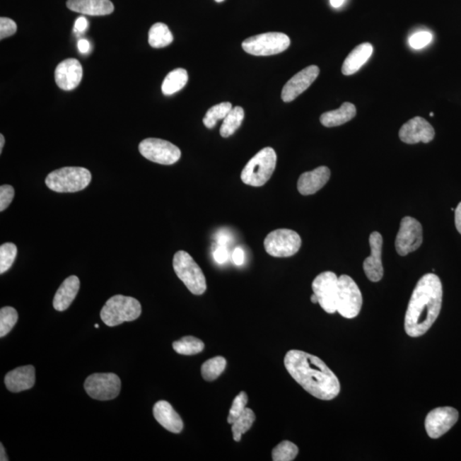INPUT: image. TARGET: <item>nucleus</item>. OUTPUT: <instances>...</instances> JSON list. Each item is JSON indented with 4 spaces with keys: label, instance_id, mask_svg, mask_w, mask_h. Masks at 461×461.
<instances>
[{
    "label": "nucleus",
    "instance_id": "obj_1",
    "mask_svg": "<svg viewBox=\"0 0 461 461\" xmlns=\"http://www.w3.org/2000/svg\"><path fill=\"white\" fill-rule=\"evenodd\" d=\"M284 363L293 380L311 396L323 401H331L339 396V378L319 357L291 349L287 352Z\"/></svg>",
    "mask_w": 461,
    "mask_h": 461
},
{
    "label": "nucleus",
    "instance_id": "obj_2",
    "mask_svg": "<svg viewBox=\"0 0 461 461\" xmlns=\"http://www.w3.org/2000/svg\"><path fill=\"white\" fill-rule=\"evenodd\" d=\"M443 286L438 275L427 274L419 279L411 296L405 315L407 335L418 337L426 334L441 312Z\"/></svg>",
    "mask_w": 461,
    "mask_h": 461
},
{
    "label": "nucleus",
    "instance_id": "obj_3",
    "mask_svg": "<svg viewBox=\"0 0 461 461\" xmlns=\"http://www.w3.org/2000/svg\"><path fill=\"white\" fill-rule=\"evenodd\" d=\"M276 164L277 155L273 148H263L246 164L241 173V180L250 187L264 186L273 175Z\"/></svg>",
    "mask_w": 461,
    "mask_h": 461
},
{
    "label": "nucleus",
    "instance_id": "obj_4",
    "mask_svg": "<svg viewBox=\"0 0 461 461\" xmlns=\"http://www.w3.org/2000/svg\"><path fill=\"white\" fill-rule=\"evenodd\" d=\"M141 312V304L137 299L117 295L106 302L102 308L100 317L106 326L113 327L137 320Z\"/></svg>",
    "mask_w": 461,
    "mask_h": 461
},
{
    "label": "nucleus",
    "instance_id": "obj_5",
    "mask_svg": "<svg viewBox=\"0 0 461 461\" xmlns=\"http://www.w3.org/2000/svg\"><path fill=\"white\" fill-rule=\"evenodd\" d=\"M91 180L92 174L86 168L65 167L50 173L45 179V185L56 192H77L88 187Z\"/></svg>",
    "mask_w": 461,
    "mask_h": 461
},
{
    "label": "nucleus",
    "instance_id": "obj_6",
    "mask_svg": "<svg viewBox=\"0 0 461 461\" xmlns=\"http://www.w3.org/2000/svg\"><path fill=\"white\" fill-rule=\"evenodd\" d=\"M173 267L178 278L194 295H203L207 289L205 276L201 267L187 251L180 250L173 259Z\"/></svg>",
    "mask_w": 461,
    "mask_h": 461
},
{
    "label": "nucleus",
    "instance_id": "obj_7",
    "mask_svg": "<svg viewBox=\"0 0 461 461\" xmlns=\"http://www.w3.org/2000/svg\"><path fill=\"white\" fill-rule=\"evenodd\" d=\"M291 40L283 33L271 32L250 37L242 44L244 51L253 56H272L287 50Z\"/></svg>",
    "mask_w": 461,
    "mask_h": 461
},
{
    "label": "nucleus",
    "instance_id": "obj_8",
    "mask_svg": "<svg viewBox=\"0 0 461 461\" xmlns=\"http://www.w3.org/2000/svg\"><path fill=\"white\" fill-rule=\"evenodd\" d=\"M362 295L357 284L348 275L339 278L337 312L346 319H354L360 314L362 307Z\"/></svg>",
    "mask_w": 461,
    "mask_h": 461
},
{
    "label": "nucleus",
    "instance_id": "obj_9",
    "mask_svg": "<svg viewBox=\"0 0 461 461\" xmlns=\"http://www.w3.org/2000/svg\"><path fill=\"white\" fill-rule=\"evenodd\" d=\"M301 245V237L295 230L290 229L274 230L264 240L267 253L279 258L294 256L298 252Z\"/></svg>",
    "mask_w": 461,
    "mask_h": 461
},
{
    "label": "nucleus",
    "instance_id": "obj_10",
    "mask_svg": "<svg viewBox=\"0 0 461 461\" xmlns=\"http://www.w3.org/2000/svg\"><path fill=\"white\" fill-rule=\"evenodd\" d=\"M139 151L144 158L162 165H172L178 162L181 156L178 147L161 139H144L139 144Z\"/></svg>",
    "mask_w": 461,
    "mask_h": 461
},
{
    "label": "nucleus",
    "instance_id": "obj_11",
    "mask_svg": "<svg viewBox=\"0 0 461 461\" xmlns=\"http://www.w3.org/2000/svg\"><path fill=\"white\" fill-rule=\"evenodd\" d=\"M122 383L115 373H94L86 378L84 384L90 397L98 401H109L120 394Z\"/></svg>",
    "mask_w": 461,
    "mask_h": 461
},
{
    "label": "nucleus",
    "instance_id": "obj_12",
    "mask_svg": "<svg viewBox=\"0 0 461 461\" xmlns=\"http://www.w3.org/2000/svg\"><path fill=\"white\" fill-rule=\"evenodd\" d=\"M312 289L318 298L320 307L328 314L337 312V292H339V278L332 272H324L315 279Z\"/></svg>",
    "mask_w": 461,
    "mask_h": 461
},
{
    "label": "nucleus",
    "instance_id": "obj_13",
    "mask_svg": "<svg viewBox=\"0 0 461 461\" xmlns=\"http://www.w3.org/2000/svg\"><path fill=\"white\" fill-rule=\"evenodd\" d=\"M422 243L423 228L421 222L410 216L403 218L395 243L397 253L405 257L417 250Z\"/></svg>",
    "mask_w": 461,
    "mask_h": 461
},
{
    "label": "nucleus",
    "instance_id": "obj_14",
    "mask_svg": "<svg viewBox=\"0 0 461 461\" xmlns=\"http://www.w3.org/2000/svg\"><path fill=\"white\" fill-rule=\"evenodd\" d=\"M459 419V413L454 407H438L427 414L425 427L431 438L438 439L447 433Z\"/></svg>",
    "mask_w": 461,
    "mask_h": 461
},
{
    "label": "nucleus",
    "instance_id": "obj_15",
    "mask_svg": "<svg viewBox=\"0 0 461 461\" xmlns=\"http://www.w3.org/2000/svg\"><path fill=\"white\" fill-rule=\"evenodd\" d=\"M319 75L320 69L316 65L308 66L296 74L284 86L281 93L282 100L286 103L295 100L314 83Z\"/></svg>",
    "mask_w": 461,
    "mask_h": 461
},
{
    "label": "nucleus",
    "instance_id": "obj_16",
    "mask_svg": "<svg viewBox=\"0 0 461 461\" xmlns=\"http://www.w3.org/2000/svg\"><path fill=\"white\" fill-rule=\"evenodd\" d=\"M399 137L402 142L414 145L419 142L425 144L433 141L435 130L426 119L416 117L407 122L399 131Z\"/></svg>",
    "mask_w": 461,
    "mask_h": 461
},
{
    "label": "nucleus",
    "instance_id": "obj_17",
    "mask_svg": "<svg viewBox=\"0 0 461 461\" xmlns=\"http://www.w3.org/2000/svg\"><path fill=\"white\" fill-rule=\"evenodd\" d=\"M371 255L365 259L363 269L366 277L372 282L380 281L384 276L382 263L383 237L380 233L373 232L369 238Z\"/></svg>",
    "mask_w": 461,
    "mask_h": 461
},
{
    "label": "nucleus",
    "instance_id": "obj_18",
    "mask_svg": "<svg viewBox=\"0 0 461 461\" xmlns=\"http://www.w3.org/2000/svg\"><path fill=\"white\" fill-rule=\"evenodd\" d=\"M83 69L79 61L75 59H66L55 71V81L59 88L64 91H72L81 83Z\"/></svg>",
    "mask_w": 461,
    "mask_h": 461
},
{
    "label": "nucleus",
    "instance_id": "obj_19",
    "mask_svg": "<svg viewBox=\"0 0 461 461\" xmlns=\"http://www.w3.org/2000/svg\"><path fill=\"white\" fill-rule=\"evenodd\" d=\"M331 177V171L326 166L316 168L315 170L303 173L298 181V192L303 196L315 194L326 186Z\"/></svg>",
    "mask_w": 461,
    "mask_h": 461
},
{
    "label": "nucleus",
    "instance_id": "obj_20",
    "mask_svg": "<svg viewBox=\"0 0 461 461\" xmlns=\"http://www.w3.org/2000/svg\"><path fill=\"white\" fill-rule=\"evenodd\" d=\"M153 414L156 421L167 431L176 434L182 431L184 427L182 419L170 403L166 401L156 402L153 407Z\"/></svg>",
    "mask_w": 461,
    "mask_h": 461
},
{
    "label": "nucleus",
    "instance_id": "obj_21",
    "mask_svg": "<svg viewBox=\"0 0 461 461\" xmlns=\"http://www.w3.org/2000/svg\"><path fill=\"white\" fill-rule=\"evenodd\" d=\"M5 383L6 388L11 392L30 390L35 385V368L30 365L12 370L6 374Z\"/></svg>",
    "mask_w": 461,
    "mask_h": 461
},
{
    "label": "nucleus",
    "instance_id": "obj_22",
    "mask_svg": "<svg viewBox=\"0 0 461 461\" xmlns=\"http://www.w3.org/2000/svg\"><path fill=\"white\" fill-rule=\"evenodd\" d=\"M67 7L78 13L88 16H106L115 10L110 0H68Z\"/></svg>",
    "mask_w": 461,
    "mask_h": 461
},
{
    "label": "nucleus",
    "instance_id": "obj_23",
    "mask_svg": "<svg viewBox=\"0 0 461 461\" xmlns=\"http://www.w3.org/2000/svg\"><path fill=\"white\" fill-rule=\"evenodd\" d=\"M80 279L77 276H69L62 284L53 298V307L57 311L68 310L80 290Z\"/></svg>",
    "mask_w": 461,
    "mask_h": 461
},
{
    "label": "nucleus",
    "instance_id": "obj_24",
    "mask_svg": "<svg viewBox=\"0 0 461 461\" xmlns=\"http://www.w3.org/2000/svg\"><path fill=\"white\" fill-rule=\"evenodd\" d=\"M373 52L370 43H362L349 53L346 57L342 72L344 76H351L356 73L368 61Z\"/></svg>",
    "mask_w": 461,
    "mask_h": 461
},
{
    "label": "nucleus",
    "instance_id": "obj_25",
    "mask_svg": "<svg viewBox=\"0 0 461 461\" xmlns=\"http://www.w3.org/2000/svg\"><path fill=\"white\" fill-rule=\"evenodd\" d=\"M356 115V106L351 103L345 102L339 109L327 111L321 115L320 122L325 127H333L345 124Z\"/></svg>",
    "mask_w": 461,
    "mask_h": 461
},
{
    "label": "nucleus",
    "instance_id": "obj_26",
    "mask_svg": "<svg viewBox=\"0 0 461 461\" xmlns=\"http://www.w3.org/2000/svg\"><path fill=\"white\" fill-rule=\"evenodd\" d=\"M188 81V74L186 69H176L171 71L164 79L162 91L164 95L170 96L183 89Z\"/></svg>",
    "mask_w": 461,
    "mask_h": 461
},
{
    "label": "nucleus",
    "instance_id": "obj_27",
    "mask_svg": "<svg viewBox=\"0 0 461 461\" xmlns=\"http://www.w3.org/2000/svg\"><path fill=\"white\" fill-rule=\"evenodd\" d=\"M245 119V110L240 106L234 107L223 120L221 127V137L228 138L240 129Z\"/></svg>",
    "mask_w": 461,
    "mask_h": 461
},
{
    "label": "nucleus",
    "instance_id": "obj_28",
    "mask_svg": "<svg viewBox=\"0 0 461 461\" xmlns=\"http://www.w3.org/2000/svg\"><path fill=\"white\" fill-rule=\"evenodd\" d=\"M174 36L170 28L163 23H156L152 25L149 31V44L153 48H163L170 45Z\"/></svg>",
    "mask_w": 461,
    "mask_h": 461
},
{
    "label": "nucleus",
    "instance_id": "obj_29",
    "mask_svg": "<svg viewBox=\"0 0 461 461\" xmlns=\"http://www.w3.org/2000/svg\"><path fill=\"white\" fill-rule=\"evenodd\" d=\"M176 353L183 356H194L204 351V342L197 337L187 336L173 344Z\"/></svg>",
    "mask_w": 461,
    "mask_h": 461
},
{
    "label": "nucleus",
    "instance_id": "obj_30",
    "mask_svg": "<svg viewBox=\"0 0 461 461\" xmlns=\"http://www.w3.org/2000/svg\"><path fill=\"white\" fill-rule=\"evenodd\" d=\"M255 421H256V414L252 410L246 407L244 413L232 425L234 441L240 442L242 436L252 427Z\"/></svg>",
    "mask_w": 461,
    "mask_h": 461
},
{
    "label": "nucleus",
    "instance_id": "obj_31",
    "mask_svg": "<svg viewBox=\"0 0 461 461\" xmlns=\"http://www.w3.org/2000/svg\"><path fill=\"white\" fill-rule=\"evenodd\" d=\"M226 361L224 357L216 356L206 361L202 366L201 373L204 380L212 382L221 376L225 371Z\"/></svg>",
    "mask_w": 461,
    "mask_h": 461
},
{
    "label": "nucleus",
    "instance_id": "obj_32",
    "mask_svg": "<svg viewBox=\"0 0 461 461\" xmlns=\"http://www.w3.org/2000/svg\"><path fill=\"white\" fill-rule=\"evenodd\" d=\"M232 109L233 105L229 102L221 103L219 105H214L206 113L203 121L204 124L207 129H214L218 122L224 120Z\"/></svg>",
    "mask_w": 461,
    "mask_h": 461
},
{
    "label": "nucleus",
    "instance_id": "obj_33",
    "mask_svg": "<svg viewBox=\"0 0 461 461\" xmlns=\"http://www.w3.org/2000/svg\"><path fill=\"white\" fill-rule=\"evenodd\" d=\"M299 453L298 447L290 441H283L278 444L272 452L274 461H292Z\"/></svg>",
    "mask_w": 461,
    "mask_h": 461
},
{
    "label": "nucleus",
    "instance_id": "obj_34",
    "mask_svg": "<svg viewBox=\"0 0 461 461\" xmlns=\"http://www.w3.org/2000/svg\"><path fill=\"white\" fill-rule=\"evenodd\" d=\"M18 320V311L12 307H4L0 310V337H6Z\"/></svg>",
    "mask_w": 461,
    "mask_h": 461
},
{
    "label": "nucleus",
    "instance_id": "obj_35",
    "mask_svg": "<svg viewBox=\"0 0 461 461\" xmlns=\"http://www.w3.org/2000/svg\"><path fill=\"white\" fill-rule=\"evenodd\" d=\"M18 255V247L12 243H6L0 246V274H5L9 270Z\"/></svg>",
    "mask_w": 461,
    "mask_h": 461
},
{
    "label": "nucleus",
    "instance_id": "obj_36",
    "mask_svg": "<svg viewBox=\"0 0 461 461\" xmlns=\"http://www.w3.org/2000/svg\"><path fill=\"white\" fill-rule=\"evenodd\" d=\"M247 403H248V396H247L245 391H241L238 396L234 398L233 405L230 407L228 422L233 425L234 421L244 413L246 409Z\"/></svg>",
    "mask_w": 461,
    "mask_h": 461
},
{
    "label": "nucleus",
    "instance_id": "obj_37",
    "mask_svg": "<svg viewBox=\"0 0 461 461\" xmlns=\"http://www.w3.org/2000/svg\"><path fill=\"white\" fill-rule=\"evenodd\" d=\"M431 40L432 35L430 32L421 31L415 33L414 35H412L409 42L412 48L415 49V50H419V49L426 47V45H429Z\"/></svg>",
    "mask_w": 461,
    "mask_h": 461
},
{
    "label": "nucleus",
    "instance_id": "obj_38",
    "mask_svg": "<svg viewBox=\"0 0 461 461\" xmlns=\"http://www.w3.org/2000/svg\"><path fill=\"white\" fill-rule=\"evenodd\" d=\"M15 196L13 187L10 185H2L0 187V211L3 212L9 207Z\"/></svg>",
    "mask_w": 461,
    "mask_h": 461
},
{
    "label": "nucleus",
    "instance_id": "obj_39",
    "mask_svg": "<svg viewBox=\"0 0 461 461\" xmlns=\"http://www.w3.org/2000/svg\"><path fill=\"white\" fill-rule=\"evenodd\" d=\"M18 30V26L13 20L7 18H0V40L13 35Z\"/></svg>",
    "mask_w": 461,
    "mask_h": 461
},
{
    "label": "nucleus",
    "instance_id": "obj_40",
    "mask_svg": "<svg viewBox=\"0 0 461 461\" xmlns=\"http://www.w3.org/2000/svg\"><path fill=\"white\" fill-rule=\"evenodd\" d=\"M214 258L219 264H223L228 260L229 253L228 249L224 245H217L216 249L214 250Z\"/></svg>",
    "mask_w": 461,
    "mask_h": 461
},
{
    "label": "nucleus",
    "instance_id": "obj_41",
    "mask_svg": "<svg viewBox=\"0 0 461 461\" xmlns=\"http://www.w3.org/2000/svg\"><path fill=\"white\" fill-rule=\"evenodd\" d=\"M232 258L233 262L235 263L237 266H241L244 264L245 259V251L243 250V249L240 248V247H238V248L234 250L232 255Z\"/></svg>",
    "mask_w": 461,
    "mask_h": 461
},
{
    "label": "nucleus",
    "instance_id": "obj_42",
    "mask_svg": "<svg viewBox=\"0 0 461 461\" xmlns=\"http://www.w3.org/2000/svg\"><path fill=\"white\" fill-rule=\"evenodd\" d=\"M88 27V20H86L84 16H81V18H79L76 20L75 23V32L78 33V34H81V33H83L85 30H86Z\"/></svg>",
    "mask_w": 461,
    "mask_h": 461
},
{
    "label": "nucleus",
    "instance_id": "obj_43",
    "mask_svg": "<svg viewBox=\"0 0 461 461\" xmlns=\"http://www.w3.org/2000/svg\"><path fill=\"white\" fill-rule=\"evenodd\" d=\"M455 226L456 229L461 234V202L455 209Z\"/></svg>",
    "mask_w": 461,
    "mask_h": 461
},
{
    "label": "nucleus",
    "instance_id": "obj_44",
    "mask_svg": "<svg viewBox=\"0 0 461 461\" xmlns=\"http://www.w3.org/2000/svg\"><path fill=\"white\" fill-rule=\"evenodd\" d=\"M90 43L88 40L82 39L78 42V49L81 53H88L90 51Z\"/></svg>",
    "mask_w": 461,
    "mask_h": 461
},
{
    "label": "nucleus",
    "instance_id": "obj_45",
    "mask_svg": "<svg viewBox=\"0 0 461 461\" xmlns=\"http://www.w3.org/2000/svg\"><path fill=\"white\" fill-rule=\"evenodd\" d=\"M230 238L228 233L222 232L217 236L218 245L226 246Z\"/></svg>",
    "mask_w": 461,
    "mask_h": 461
},
{
    "label": "nucleus",
    "instance_id": "obj_46",
    "mask_svg": "<svg viewBox=\"0 0 461 461\" xmlns=\"http://www.w3.org/2000/svg\"><path fill=\"white\" fill-rule=\"evenodd\" d=\"M345 0H330L331 5L334 8H339L343 6Z\"/></svg>",
    "mask_w": 461,
    "mask_h": 461
},
{
    "label": "nucleus",
    "instance_id": "obj_47",
    "mask_svg": "<svg viewBox=\"0 0 461 461\" xmlns=\"http://www.w3.org/2000/svg\"><path fill=\"white\" fill-rule=\"evenodd\" d=\"M0 453H1V455H0V460L1 461H7L9 460V459L7 458V456L6 455V451L5 448H4L3 444L1 443V445H0Z\"/></svg>",
    "mask_w": 461,
    "mask_h": 461
},
{
    "label": "nucleus",
    "instance_id": "obj_48",
    "mask_svg": "<svg viewBox=\"0 0 461 461\" xmlns=\"http://www.w3.org/2000/svg\"><path fill=\"white\" fill-rule=\"evenodd\" d=\"M4 146H5V137L0 134V153H2Z\"/></svg>",
    "mask_w": 461,
    "mask_h": 461
},
{
    "label": "nucleus",
    "instance_id": "obj_49",
    "mask_svg": "<svg viewBox=\"0 0 461 461\" xmlns=\"http://www.w3.org/2000/svg\"><path fill=\"white\" fill-rule=\"evenodd\" d=\"M311 302L313 303H318V298H317L315 293L311 296Z\"/></svg>",
    "mask_w": 461,
    "mask_h": 461
},
{
    "label": "nucleus",
    "instance_id": "obj_50",
    "mask_svg": "<svg viewBox=\"0 0 461 461\" xmlns=\"http://www.w3.org/2000/svg\"><path fill=\"white\" fill-rule=\"evenodd\" d=\"M216 1L217 3H221V2H223L224 0H216Z\"/></svg>",
    "mask_w": 461,
    "mask_h": 461
},
{
    "label": "nucleus",
    "instance_id": "obj_51",
    "mask_svg": "<svg viewBox=\"0 0 461 461\" xmlns=\"http://www.w3.org/2000/svg\"><path fill=\"white\" fill-rule=\"evenodd\" d=\"M430 115H431V117H433L434 114L431 112V113L430 114Z\"/></svg>",
    "mask_w": 461,
    "mask_h": 461
},
{
    "label": "nucleus",
    "instance_id": "obj_52",
    "mask_svg": "<svg viewBox=\"0 0 461 461\" xmlns=\"http://www.w3.org/2000/svg\"><path fill=\"white\" fill-rule=\"evenodd\" d=\"M95 327H96V328H98V327H100V326H98V325L96 324V325H95Z\"/></svg>",
    "mask_w": 461,
    "mask_h": 461
}]
</instances>
